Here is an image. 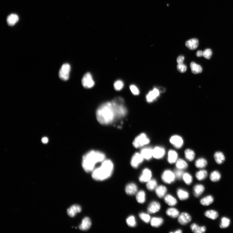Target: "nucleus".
Here are the masks:
<instances>
[{
	"instance_id": "f257e3e1",
	"label": "nucleus",
	"mask_w": 233,
	"mask_h": 233,
	"mask_svg": "<svg viewBox=\"0 0 233 233\" xmlns=\"http://www.w3.org/2000/svg\"><path fill=\"white\" fill-rule=\"evenodd\" d=\"M96 117L98 122L102 125H110L117 119L113 103L108 102L101 104L96 111Z\"/></svg>"
},
{
	"instance_id": "f03ea898",
	"label": "nucleus",
	"mask_w": 233,
	"mask_h": 233,
	"mask_svg": "<svg viewBox=\"0 0 233 233\" xmlns=\"http://www.w3.org/2000/svg\"><path fill=\"white\" fill-rule=\"evenodd\" d=\"M106 155L102 151L92 150L88 151L83 156L82 165L85 172H92L96 165L102 163L106 159Z\"/></svg>"
},
{
	"instance_id": "7ed1b4c3",
	"label": "nucleus",
	"mask_w": 233,
	"mask_h": 233,
	"mask_svg": "<svg viewBox=\"0 0 233 233\" xmlns=\"http://www.w3.org/2000/svg\"><path fill=\"white\" fill-rule=\"evenodd\" d=\"M101 165L92 172V177L96 181H102L110 178L114 170L113 163L110 159H105Z\"/></svg>"
},
{
	"instance_id": "20e7f679",
	"label": "nucleus",
	"mask_w": 233,
	"mask_h": 233,
	"mask_svg": "<svg viewBox=\"0 0 233 233\" xmlns=\"http://www.w3.org/2000/svg\"><path fill=\"white\" fill-rule=\"evenodd\" d=\"M116 111L117 119L122 118L127 114V109L124 106V100L120 97H117L112 101Z\"/></svg>"
},
{
	"instance_id": "39448f33",
	"label": "nucleus",
	"mask_w": 233,
	"mask_h": 233,
	"mask_svg": "<svg viewBox=\"0 0 233 233\" xmlns=\"http://www.w3.org/2000/svg\"><path fill=\"white\" fill-rule=\"evenodd\" d=\"M150 142V139L147 135L145 134L142 133L135 139L133 145L136 148H139L148 144Z\"/></svg>"
},
{
	"instance_id": "423d86ee",
	"label": "nucleus",
	"mask_w": 233,
	"mask_h": 233,
	"mask_svg": "<svg viewBox=\"0 0 233 233\" xmlns=\"http://www.w3.org/2000/svg\"><path fill=\"white\" fill-rule=\"evenodd\" d=\"M176 178L174 173L169 169L164 171L161 176L163 181L168 184L173 183L175 180Z\"/></svg>"
},
{
	"instance_id": "0eeeda50",
	"label": "nucleus",
	"mask_w": 233,
	"mask_h": 233,
	"mask_svg": "<svg viewBox=\"0 0 233 233\" xmlns=\"http://www.w3.org/2000/svg\"><path fill=\"white\" fill-rule=\"evenodd\" d=\"M71 71V66L68 63L62 65L59 72V76L62 80H68L69 78L70 73Z\"/></svg>"
},
{
	"instance_id": "6e6552de",
	"label": "nucleus",
	"mask_w": 233,
	"mask_h": 233,
	"mask_svg": "<svg viewBox=\"0 0 233 233\" xmlns=\"http://www.w3.org/2000/svg\"><path fill=\"white\" fill-rule=\"evenodd\" d=\"M82 84L85 88H91L94 86L95 82L90 73L88 72L85 74L82 80Z\"/></svg>"
},
{
	"instance_id": "1a4fd4ad",
	"label": "nucleus",
	"mask_w": 233,
	"mask_h": 233,
	"mask_svg": "<svg viewBox=\"0 0 233 233\" xmlns=\"http://www.w3.org/2000/svg\"><path fill=\"white\" fill-rule=\"evenodd\" d=\"M144 158L141 153H135L132 157L131 161V164L133 168H137L142 164L144 160Z\"/></svg>"
},
{
	"instance_id": "9d476101",
	"label": "nucleus",
	"mask_w": 233,
	"mask_h": 233,
	"mask_svg": "<svg viewBox=\"0 0 233 233\" xmlns=\"http://www.w3.org/2000/svg\"><path fill=\"white\" fill-rule=\"evenodd\" d=\"M152 176V173L151 171L149 168H145L142 171L141 174L139 177V181L142 183H147L151 179Z\"/></svg>"
},
{
	"instance_id": "9b49d317",
	"label": "nucleus",
	"mask_w": 233,
	"mask_h": 233,
	"mask_svg": "<svg viewBox=\"0 0 233 233\" xmlns=\"http://www.w3.org/2000/svg\"><path fill=\"white\" fill-rule=\"evenodd\" d=\"M192 217L188 213L184 212L180 215L178 217V221L180 224L185 225L191 222Z\"/></svg>"
},
{
	"instance_id": "f8f14e48",
	"label": "nucleus",
	"mask_w": 233,
	"mask_h": 233,
	"mask_svg": "<svg viewBox=\"0 0 233 233\" xmlns=\"http://www.w3.org/2000/svg\"><path fill=\"white\" fill-rule=\"evenodd\" d=\"M161 207V205L158 202L153 201L149 204L147 208V212L151 214H154L159 211Z\"/></svg>"
},
{
	"instance_id": "ddd939ff",
	"label": "nucleus",
	"mask_w": 233,
	"mask_h": 233,
	"mask_svg": "<svg viewBox=\"0 0 233 233\" xmlns=\"http://www.w3.org/2000/svg\"><path fill=\"white\" fill-rule=\"evenodd\" d=\"M170 142L177 148H180L184 143L183 139L180 136L174 135L172 136L170 140Z\"/></svg>"
},
{
	"instance_id": "4468645a",
	"label": "nucleus",
	"mask_w": 233,
	"mask_h": 233,
	"mask_svg": "<svg viewBox=\"0 0 233 233\" xmlns=\"http://www.w3.org/2000/svg\"><path fill=\"white\" fill-rule=\"evenodd\" d=\"M138 189V186L137 185L133 183H131L127 185L125 191L128 195L133 196L137 194Z\"/></svg>"
},
{
	"instance_id": "2eb2a0df",
	"label": "nucleus",
	"mask_w": 233,
	"mask_h": 233,
	"mask_svg": "<svg viewBox=\"0 0 233 233\" xmlns=\"http://www.w3.org/2000/svg\"><path fill=\"white\" fill-rule=\"evenodd\" d=\"M165 150L163 148L157 146L153 149V157L156 159H160L164 156Z\"/></svg>"
},
{
	"instance_id": "dca6fc26",
	"label": "nucleus",
	"mask_w": 233,
	"mask_h": 233,
	"mask_svg": "<svg viewBox=\"0 0 233 233\" xmlns=\"http://www.w3.org/2000/svg\"><path fill=\"white\" fill-rule=\"evenodd\" d=\"M141 154L144 159L149 160L153 157V149L150 147H147L142 149Z\"/></svg>"
},
{
	"instance_id": "f3484780",
	"label": "nucleus",
	"mask_w": 233,
	"mask_h": 233,
	"mask_svg": "<svg viewBox=\"0 0 233 233\" xmlns=\"http://www.w3.org/2000/svg\"><path fill=\"white\" fill-rule=\"evenodd\" d=\"M160 94L158 89L157 88H154L152 91H150L146 96L147 101L148 102L151 103L153 102Z\"/></svg>"
},
{
	"instance_id": "a211bd4d",
	"label": "nucleus",
	"mask_w": 233,
	"mask_h": 233,
	"mask_svg": "<svg viewBox=\"0 0 233 233\" xmlns=\"http://www.w3.org/2000/svg\"><path fill=\"white\" fill-rule=\"evenodd\" d=\"M82 209L80 206L78 205H72L67 210L68 214L70 217H73L77 213L81 212Z\"/></svg>"
},
{
	"instance_id": "6ab92c4d",
	"label": "nucleus",
	"mask_w": 233,
	"mask_h": 233,
	"mask_svg": "<svg viewBox=\"0 0 233 233\" xmlns=\"http://www.w3.org/2000/svg\"><path fill=\"white\" fill-rule=\"evenodd\" d=\"M91 221L90 218L88 217H85L82 221L79 229L81 231H86L91 228Z\"/></svg>"
},
{
	"instance_id": "aec40b11",
	"label": "nucleus",
	"mask_w": 233,
	"mask_h": 233,
	"mask_svg": "<svg viewBox=\"0 0 233 233\" xmlns=\"http://www.w3.org/2000/svg\"><path fill=\"white\" fill-rule=\"evenodd\" d=\"M167 192V188L164 186L159 185L157 186L155 189V192L157 196L160 198L164 197L166 195Z\"/></svg>"
},
{
	"instance_id": "412c9836",
	"label": "nucleus",
	"mask_w": 233,
	"mask_h": 233,
	"mask_svg": "<svg viewBox=\"0 0 233 233\" xmlns=\"http://www.w3.org/2000/svg\"><path fill=\"white\" fill-rule=\"evenodd\" d=\"M186 45L190 50H194L196 49L199 45V42L197 39L193 38L191 39L186 41Z\"/></svg>"
},
{
	"instance_id": "4be33fe9",
	"label": "nucleus",
	"mask_w": 233,
	"mask_h": 233,
	"mask_svg": "<svg viewBox=\"0 0 233 233\" xmlns=\"http://www.w3.org/2000/svg\"><path fill=\"white\" fill-rule=\"evenodd\" d=\"M150 222L151 226L158 228L163 224L164 220L161 217H154L151 219Z\"/></svg>"
},
{
	"instance_id": "5701e85b",
	"label": "nucleus",
	"mask_w": 233,
	"mask_h": 233,
	"mask_svg": "<svg viewBox=\"0 0 233 233\" xmlns=\"http://www.w3.org/2000/svg\"><path fill=\"white\" fill-rule=\"evenodd\" d=\"M164 200L165 203L170 206H175L177 203L176 198L170 194L166 195L164 197Z\"/></svg>"
},
{
	"instance_id": "b1692460",
	"label": "nucleus",
	"mask_w": 233,
	"mask_h": 233,
	"mask_svg": "<svg viewBox=\"0 0 233 233\" xmlns=\"http://www.w3.org/2000/svg\"><path fill=\"white\" fill-rule=\"evenodd\" d=\"M177 193L179 199L181 200H187L189 197L188 192L186 190L182 188L178 189L177 190Z\"/></svg>"
},
{
	"instance_id": "393cba45",
	"label": "nucleus",
	"mask_w": 233,
	"mask_h": 233,
	"mask_svg": "<svg viewBox=\"0 0 233 233\" xmlns=\"http://www.w3.org/2000/svg\"><path fill=\"white\" fill-rule=\"evenodd\" d=\"M204 190L205 188L203 185L197 184L193 188L194 195L196 197H199L203 193Z\"/></svg>"
},
{
	"instance_id": "a878e982",
	"label": "nucleus",
	"mask_w": 233,
	"mask_h": 233,
	"mask_svg": "<svg viewBox=\"0 0 233 233\" xmlns=\"http://www.w3.org/2000/svg\"><path fill=\"white\" fill-rule=\"evenodd\" d=\"M192 231L195 233H203L206 231V228L204 226H199L196 223H193L190 227Z\"/></svg>"
},
{
	"instance_id": "bb28decb",
	"label": "nucleus",
	"mask_w": 233,
	"mask_h": 233,
	"mask_svg": "<svg viewBox=\"0 0 233 233\" xmlns=\"http://www.w3.org/2000/svg\"><path fill=\"white\" fill-rule=\"evenodd\" d=\"M178 158V154L176 151L170 150L168 153V161L170 164L176 162Z\"/></svg>"
},
{
	"instance_id": "cd10ccee",
	"label": "nucleus",
	"mask_w": 233,
	"mask_h": 233,
	"mask_svg": "<svg viewBox=\"0 0 233 233\" xmlns=\"http://www.w3.org/2000/svg\"><path fill=\"white\" fill-rule=\"evenodd\" d=\"M136 200L140 204H143L146 201V193L143 190H140L136 194Z\"/></svg>"
},
{
	"instance_id": "c85d7f7f",
	"label": "nucleus",
	"mask_w": 233,
	"mask_h": 233,
	"mask_svg": "<svg viewBox=\"0 0 233 233\" xmlns=\"http://www.w3.org/2000/svg\"><path fill=\"white\" fill-rule=\"evenodd\" d=\"M166 213L167 215L173 218H176L180 215V212L175 208H170L167 210Z\"/></svg>"
},
{
	"instance_id": "c756f323",
	"label": "nucleus",
	"mask_w": 233,
	"mask_h": 233,
	"mask_svg": "<svg viewBox=\"0 0 233 233\" xmlns=\"http://www.w3.org/2000/svg\"><path fill=\"white\" fill-rule=\"evenodd\" d=\"M19 20V17L16 14H11L7 18V24L10 26H14Z\"/></svg>"
},
{
	"instance_id": "7c9ffc66",
	"label": "nucleus",
	"mask_w": 233,
	"mask_h": 233,
	"mask_svg": "<svg viewBox=\"0 0 233 233\" xmlns=\"http://www.w3.org/2000/svg\"><path fill=\"white\" fill-rule=\"evenodd\" d=\"M215 160L217 164H223L225 161V157L224 154L220 151H217L214 155Z\"/></svg>"
},
{
	"instance_id": "2f4dec72",
	"label": "nucleus",
	"mask_w": 233,
	"mask_h": 233,
	"mask_svg": "<svg viewBox=\"0 0 233 233\" xmlns=\"http://www.w3.org/2000/svg\"><path fill=\"white\" fill-rule=\"evenodd\" d=\"M190 67L192 73L195 74L200 73L203 71V68L201 66L197 64L195 62H191L190 63Z\"/></svg>"
},
{
	"instance_id": "473e14b6",
	"label": "nucleus",
	"mask_w": 233,
	"mask_h": 233,
	"mask_svg": "<svg viewBox=\"0 0 233 233\" xmlns=\"http://www.w3.org/2000/svg\"><path fill=\"white\" fill-rule=\"evenodd\" d=\"M157 186V181L154 179H151L147 182L146 185L147 189L150 191H152L155 190Z\"/></svg>"
},
{
	"instance_id": "72a5a7b5",
	"label": "nucleus",
	"mask_w": 233,
	"mask_h": 233,
	"mask_svg": "<svg viewBox=\"0 0 233 233\" xmlns=\"http://www.w3.org/2000/svg\"><path fill=\"white\" fill-rule=\"evenodd\" d=\"M195 176L197 180L200 181H203L207 177L208 173L206 170H200L196 173Z\"/></svg>"
},
{
	"instance_id": "f704fd0d",
	"label": "nucleus",
	"mask_w": 233,
	"mask_h": 233,
	"mask_svg": "<svg viewBox=\"0 0 233 233\" xmlns=\"http://www.w3.org/2000/svg\"><path fill=\"white\" fill-rule=\"evenodd\" d=\"M213 197L211 195H209L203 198L200 201V203L204 206H208L213 203Z\"/></svg>"
},
{
	"instance_id": "c9c22d12",
	"label": "nucleus",
	"mask_w": 233,
	"mask_h": 233,
	"mask_svg": "<svg viewBox=\"0 0 233 233\" xmlns=\"http://www.w3.org/2000/svg\"><path fill=\"white\" fill-rule=\"evenodd\" d=\"M205 215L206 217L212 220L216 219L219 216L218 212L213 210H209L206 211Z\"/></svg>"
},
{
	"instance_id": "e433bc0d",
	"label": "nucleus",
	"mask_w": 233,
	"mask_h": 233,
	"mask_svg": "<svg viewBox=\"0 0 233 233\" xmlns=\"http://www.w3.org/2000/svg\"><path fill=\"white\" fill-rule=\"evenodd\" d=\"M177 169L183 170L188 168V165L186 162L182 159H179L176 162Z\"/></svg>"
},
{
	"instance_id": "4c0bfd02",
	"label": "nucleus",
	"mask_w": 233,
	"mask_h": 233,
	"mask_svg": "<svg viewBox=\"0 0 233 233\" xmlns=\"http://www.w3.org/2000/svg\"><path fill=\"white\" fill-rule=\"evenodd\" d=\"M208 163L206 159L203 158H200L197 159L195 163V165L197 168L203 169L207 166Z\"/></svg>"
},
{
	"instance_id": "58836bf2",
	"label": "nucleus",
	"mask_w": 233,
	"mask_h": 233,
	"mask_svg": "<svg viewBox=\"0 0 233 233\" xmlns=\"http://www.w3.org/2000/svg\"><path fill=\"white\" fill-rule=\"evenodd\" d=\"M185 157L186 159L189 161H192L195 157V153L193 151L190 149L186 150L185 152Z\"/></svg>"
},
{
	"instance_id": "ea45409f",
	"label": "nucleus",
	"mask_w": 233,
	"mask_h": 233,
	"mask_svg": "<svg viewBox=\"0 0 233 233\" xmlns=\"http://www.w3.org/2000/svg\"><path fill=\"white\" fill-rule=\"evenodd\" d=\"M221 174L217 171H213L210 175V179L213 182H216L220 180L221 178Z\"/></svg>"
},
{
	"instance_id": "a19ab883",
	"label": "nucleus",
	"mask_w": 233,
	"mask_h": 233,
	"mask_svg": "<svg viewBox=\"0 0 233 233\" xmlns=\"http://www.w3.org/2000/svg\"><path fill=\"white\" fill-rule=\"evenodd\" d=\"M182 179L185 183L188 185H191L193 182V177L190 174L188 173H184Z\"/></svg>"
},
{
	"instance_id": "79ce46f5",
	"label": "nucleus",
	"mask_w": 233,
	"mask_h": 233,
	"mask_svg": "<svg viewBox=\"0 0 233 233\" xmlns=\"http://www.w3.org/2000/svg\"><path fill=\"white\" fill-rule=\"evenodd\" d=\"M230 223L231 221L230 219L226 217H223L221 219L220 227L221 229L226 228L230 226Z\"/></svg>"
},
{
	"instance_id": "37998d69",
	"label": "nucleus",
	"mask_w": 233,
	"mask_h": 233,
	"mask_svg": "<svg viewBox=\"0 0 233 233\" xmlns=\"http://www.w3.org/2000/svg\"><path fill=\"white\" fill-rule=\"evenodd\" d=\"M126 223L128 226L131 227H134L137 225L135 217L133 215L130 216L128 217L126 220Z\"/></svg>"
},
{
	"instance_id": "c03bdc74",
	"label": "nucleus",
	"mask_w": 233,
	"mask_h": 233,
	"mask_svg": "<svg viewBox=\"0 0 233 233\" xmlns=\"http://www.w3.org/2000/svg\"><path fill=\"white\" fill-rule=\"evenodd\" d=\"M139 217L144 222L148 223H149L151 220V218L150 215L148 214L142 212L139 214Z\"/></svg>"
},
{
	"instance_id": "a18cd8bd",
	"label": "nucleus",
	"mask_w": 233,
	"mask_h": 233,
	"mask_svg": "<svg viewBox=\"0 0 233 233\" xmlns=\"http://www.w3.org/2000/svg\"><path fill=\"white\" fill-rule=\"evenodd\" d=\"M124 86L123 82L121 80H118L115 82L114 84V88L116 91L122 90Z\"/></svg>"
},
{
	"instance_id": "49530a36",
	"label": "nucleus",
	"mask_w": 233,
	"mask_h": 233,
	"mask_svg": "<svg viewBox=\"0 0 233 233\" xmlns=\"http://www.w3.org/2000/svg\"><path fill=\"white\" fill-rule=\"evenodd\" d=\"M212 54V51L211 49H206L203 52V56L206 59H211Z\"/></svg>"
},
{
	"instance_id": "de8ad7c7",
	"label": "nucleus",
	"mask_w": 233,
	"mask_h": 233,
	"mask_svg": "<svg viewBox=\"0 0 233 233\" xmlns=\"http://www.w3.org/2000/svg\"><path fill=\"white\" fill-rule=\"evenodd\" d=\"M177 68L178 71L181 73H185L187 69L186 66L183 64H178L177 66Z\"/></svg>"
},
{
	"instance_id": "09e8293b",
	"label": "nucleus",
	"mask_w": 233,
	"mask_h": 233,
	"mask_svg": "<svg viewBox=\"0 0 233 233\" xmlns=\"http://www.w3.org/2000/svg\"><path fill=\"white\" fill-rule=\"evenodd\" d=\"M130 88L131 92L134 95L137 96L139 94V91L135 85H131Z\"/></svg>"
},
{
	"instance_id": "8fccbe9b",
	"label": "nucleus",
	"mask_w": 233,
	"mask_h": 233,
	"mask_svg": "<svg viewBox=\"0 0 233 233\" xmlns=\"http://www.w3.org/2000/svg\"><path fill=\"white\" fill-rule=\"evenodd\" d=\"M176 178L178 180H181L182 179L183 176V175L184 172L182 170L177 169L174 172Z\"/></svg>"
},
{
	"instance_id": "3c124183",
	"label": "nucleus",
	"mask_w": 233,
	"mask_h": 233,
	"mask_svg": "<svg viewBox=\"0 0 233 233\" xmlns=\"http://www.w3.org/2000/svg\"><path fill=\"white\" fill-rule=\"evenodd\" d=\"M185 57L184 56H179L177 58V62L178 64H180L183 63L184 61Z\"/></svg>"
},
{
	"instance_id": "603ef678",
	"label": "nucleus",
	"mask_w": 233,
	"mask_h": 233,
	"mask_svg": "<svg viewBox=\"0 0 233 233\" xmlns=\"http://www.w3.org/2000/svg\"><path fill=\"white\" fill-rule=\"evenodd\" d=\"M158 91H159V92L163 93H164L166 91V89L165 88L162 87H159L157 88Z\"/></svg>"
},
{
	"instance_id": "864d4df0",
	"label": "nucleus",
	"mask_w": 233,
	"mask_h": 233,
	"mask_svg": "<svg viewBox=\"0 0 233 233\" xmlns=\"http://www.w3.org/2000/svg\"><path fill=\"white\" fill-rule=\"evenodd\" d=\"M196 56L198 57L203 56V52L202 50H198L196 53Z\"/></svg>"
},
{
	"instance_id": "5fc2aeb1",
	"label": "nucleus",
	"mask_w": 233,
	"mask_h": 233,
	"mask_svg": "<svg viewBox=\"0 0 233 233\" xmlns=\"http://www.w3.org/2000/svg\"><path fill=\"white\" fill-rule=\"evenodd\" d=\"M42 142L44 143H47L48 142V139L47 137L42 138Z\"/></svg>"
},
{
	"instance_id": "6e6d98bb",
	"label": "nucleus",
	"mask_w": 233,
	"mask_h": 233,
	"mask_svg": "<svg viewBox=\"0 0 233 233\" xmlns=\"http://www.w3.org/2000/svg\"><path fill=\"white\" fill-rule=\"evenodd\" d=\"M182 232V231L181 230H180V229H178V230H177L175 232H173V233H181Z\"/></svg>"
}]
</instances>
